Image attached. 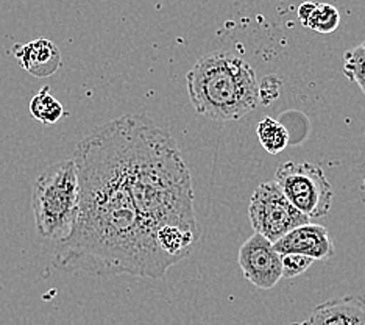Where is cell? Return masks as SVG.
<instances>
[{"mask_svg":"<svg viewBox=\"0 0 365 325\" xmlns=\"http://www.w3.org/2000/svg\"><path fill=\"white\" fill-rule=\"evenodd\" d=\"M314 260L303 255H283L281 256V264H283V277L295 279L298 275L304 274L312 266Z\"/></svg>","mask_w":365,"mask_h":325,"instance_id":"14","label":"cell"},{"mask_svg":"<svg viewBox=\"0 0 365 325\" xmlns=\"http://www.w3.org/2000/svg\"><path fill=\"white\" fill-rule=\"evenodd\" d=\"M30 114L43 125H55L64 116V106L51 88L43 86L30 100Z\"/></svg>","mask_w":365,"mask_h":325,"instance_id":"11","label":"cell"},{"mask_svg":"<svg viewBox=\"0 0 365 325\" xmlns=\"http://www.w3.org/2000/svg\"><path fill=\"white\" fill-rule=\"evenodd\" d=\"M80 185L73 158L48 166L33 183L31 211L41 238L61 243L78 218Z\"/></svg>","mask_w":365,"mask_h":325,"instance_id":"4","label":"cell"},{"mask_svg":"<svg viewBox=\"0 0 365 325\" xmlns=\"http://www.w3.org/2000/svg\"><path fill=\"white\" fill-rule=\"evenodd\" d=\"M297 16L304 27L319 33H333L340 24L339 10L329 4L303 2L298 6Z\"/></svg>","mask_w":365,"mask_h":325,"instance_id":"10","label":"cell"},{"mask_svg":"<svg viewBox=\"0 0 365 325\" xmlns=\"http://www.w3.org/2000/svg\"><path fill=\"white\" fill-rule=\"evenodd\" d=\"M115 121L123 171L133 202L148 231L177 227L202 238L194 208L192 177L177 141L147 114Z\"/></svg>","mask_w":365,"mask_h":325,"instance_id":"2","label":"cell"},{"mask_svg":"<svg viewBox=\"0 0 365 325\" xmlns=\"http://www.w3.org/2000/svg\"><path fill=\"white\" fill-rule=\"evenodd\" d=\"M256 135H258L262 149L270 155L283 152L289 144V133L284 125L277 119L269 118V116L259 121L258 127H256Z\"/></svg>","mask_w":365,"mask_h":325,"instance_id":"12","label":"cell"},{"mask_svg":"<svg viewBox=\"0 0 365 325\" xmlns=\"http://www.w3.org/2000/svg\"><path fill=\"white\" fill-rule=\"evenodd\" d=\"M237 261L244 277L259 289H272L283 279L281 255L273 247V243L258 233H253L240 246Z\"/></svg>","mask_w":365,"mask_h":325,"instance_id":"7","label":"cell"},{"mask_svg":"<svg viewBox=\"0 0 365 325\" xmlns=\"http://www.w3.org/2000/svg\"><path fill=\"white\" fill-rule=\"evenodd\" d=\"M13 55L18 58L21 68L36 79L52 77L63 66L60 49L47 38H36L27 44H16Z\"/></svg>","mask_w":365,"mask_h":325,"instance_id":"9","label":"cell"},{"mask_svg":"<svg viewBox=\"0 0 365 325\" xmlns=\"http://www.w3.org/2000/svg\"><path fill=\"white\" fill-rule=\"evenodd\" d=\"M194 110L215 122L245 118L259 105V80L245 60L230 54H210L186 75Z\"/></svg>","mask_w":365,"mask_h":325,"instance_id":"3","label":"cell"},{"mask_svg":"<svg viewBox=\"0 0 365 325\" xmlns=\"http://www.w3.org/2000/svg\"><path fill=\"white\" fill-rule=\"evenodd\" d=\"M78 218L69 238L56 243L53 264L94 277L163 279L178 264L140 221L123 171L115 121L96 127L76 150Z\"/></svg>","mask_w":365,"mask_h":325,"instance_id":"1","label":"cell"},{"mask_svg":"<svg viewBox=\"0 0 365 325\" xmlns=\"http://www.w3.org/2000/svg\"><path fill=\"white\" fill-rule=\"evenodd\" d=\"M345 325H365V294L348 296Z\"/></svg>","mask_w":365,"mask_h":325,"instance_id":"16","label":"cell"},{"mask_svg":"<svg viewBox=\"0 0 365 325\" xmlns=\"http://www.w3.org/2000/svg\"><path fill=\"white\" fill-rule=\"evenodd\" d=\"M290 325H309V322H308V321H304V322H294V324H290Z\"/></svg>","mask_w":365,"mask_h":325,"instance_id":"17","label":"cell"},{"mask_svg":"<svg viewBox=\"0 0 365 325\" xmlns=\"http://www.w3.org/2000/svg\"><path fill=\"white\" fill-rule=\"evenodd\" d=\"M275 183L289 202L309 219L325 218L331 211L333 186L319 166L286 161L277 169Z\"/></svg>","mask_w":365,"mask_h":325,"instance_id":"5","label":"cell"},{"mask_svg":"<svg viewBox=\"0 0 365 325\" xmlns=\"http://www.w3.org/2000/svg\"><path fill=\"white\" fill-rule=\"evenodd\" d=\"M344 74L365 94V43L346 50L344 54Z\"/></svg>","mask_w":365,"mask_h":325,"instance_id":"13","label":"cell"},{"mask_svg":"<svg viewBox=\"0 0 365 325\" xmlns=\"http://www.w3.org/2000/svg\"><path fill=\"white\" fill-rule=\"evenodd\" d=\"M281 88H283V80L278 75H267L259 83V104L270 105L279 97Z\"/></svg>","mask_w":365,"mask_h":325,"instance_id":"15","label":"cell"},{"mask_svg":"<svg viewBox=\"0 0 365 325\" xmlns=\"http://www.w3.org/2000/svg\"><path fill=\"white\" fill-rule=\"evenodd\" d=\"M273 247L281 256L294 254L312 258L314 261L329 260L336 254V247L328 229L312 222L289 231L286 236L278 239Z\"/></svg>","mask_w":365,"mask_h":325,"instance_id":"8","label":"cell"},{"mask_svg":"<svg viewBox=\"0 0 365 325\" xmlns=\"http://www.w3.org/2000/svg\"><path fill=\"white\" fill-rule=\"evenodd\" d=\"M248 216L255 233L273 244L289 231L311 222L289 202L275 181H265L256 188L248 205Z\"/></svg>","mask_w":365,"mask_h":325,"instance_id":"6","label":"cell"}]
</instances>
